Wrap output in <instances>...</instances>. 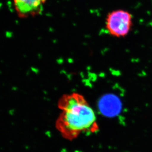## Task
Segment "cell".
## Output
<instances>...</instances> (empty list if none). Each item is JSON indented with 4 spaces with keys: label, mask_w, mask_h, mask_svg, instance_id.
Masks as SVG:
<instances>
[{
    "label": "cell",
    "mask_w": 152,
    "mask_h": 152,
    "mask_svg": "<svg viewBox=\"0 0 152 152\" xmlns=\"http://www.w3.org/2000/svg\"><path fill=\"white\" fill-rule=\"evenodd\" d=\"M46 0H13L15 10L21 18L37 16L42 12Z\"/></svg>",
    "instance_id": "cell-3"
},
{
    "label": "cell",
    "mask_w": 152,
    "mask_h": 152,
    "mask_svg": "<svg viewBox=\"0 0 152 152\" xmlns=\"http://www.w3.org/2000/svg\"><path fill=\"white\" fill-rule=\"evenodd\" d=\"M57 107L61 113L56 121V127L65 139L73 140L99 129L95 112L81 94H65L57 102Z\"/></svg>",
    "instance_id": "cell-1"
},
{
    "label": "cell",
    "mask_w": 152,
    "mask_h": 152,
    "mask_svg": "<svg viewBox=\"0 0 152 152\" xmlns=\"http://www.w3.org/2000/svg\"><path fill=\"white\" fill-rule=\"evenodd\" d=\"M132 23V16L129 12L123 10H114L107 15L106 28L110 35L124 38L129 34Z\"/></svg>",
    "instance_id": "cell-2"
}]
</instances>
